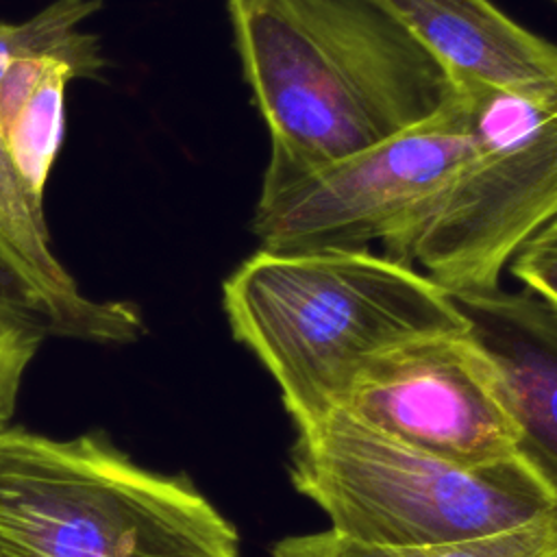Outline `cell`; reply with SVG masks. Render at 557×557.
<instances>
[{
  "mask_svg": "<svg viewBox=\"0 0 557 557\" xmlns=\"http://www.w3.org/2000/svg\"><path fill=\"white\" fill-rule=\"evenodd\" d=\"M470 152L461 91L440 117L318 168L268 176L250 231L274 252H359L403 235Z\"/></svg>",
  "mask_w": 557,
  "mask_h": 557,
  "instance_id": "6",
  "label": "cell"
},
{
  "mask_svg": "<svg viewBox=\"0 0 557 557\" xmlns=\"http://www.w3.org/2000/svg\"><path fill=\"white\" fill-rule=\"evenodd\" d=\"M222 305L296 429L337 409L376 357L468 331L455 298L431 276L372 250L259 248L224 281Z\"/></svg>",
  "mask_w": 557,
  "mask_h": 557,
  "instance_id": "2",
  "label": "cell"
},
{
  "mask_svg": "<svg viewBox=\"0 0 557 557\" xmlns=\"http://www.w3.org/2000/svg\"><path fill=\"white\" fill-rule=\"evenodd\" d=\"M44 339L46 335L35 324L0 307V429L15 413L26 368Z\"/></svg>",
  "mask_w": 557,
  "mask_h": 557,
  "instance_id": "13",
  "label": "cell"
},
{
  "mask_svg": "<svg viewBox=\"0 0 557 557\" xmlns=\"http://www.w3.org/2000/svg\"><path fill=\"white\" fill-rule=\"evenodd\" d=\"M287 472L331 531L363 544L461 542L557 511L522 463H453L372 431L342 409L296 429Z\"/></svg>",
  "mask_w": 557,
  "mask_h": 557,
  "instance_id": "4",
  "label": "cell"
},
{
  "mask_svg": "<svg viewBox=\"0 0 557 557\" xmlns=\"http://www.w3.org/2000/svg\"><path fill=\"white\" fill-rule=\"evenodd\" d=\"M337 409L453 463H520L496 374L468 331L376 357L357 374Z\"/></svg>",
  "mask_w": 557,
  "mask_h": 557,
  "instance_id": "7",
  "label": "cell"
},
{
  "mask_svg": "<svg viewBox=\"0 0 557 557\" xmlns=\"http://www.w3.org/2000/svg\"><path fill=\"white\" fill-rule=\"evenodd\" d=\"M0 557H239V535L185 474L102 433L2 426Z\"/></svg>",
  "mask_w": 557,
  "mask_h": 557,
  "instance_id": "3",
  "label": "cell"
},
{
  "mask_svg": "<svg viewBox=\"0 0 557 557\" xmlns=\"http://www.w3.org/2000/svg\"><path fill=\"white\" fill-rule=\"evenodd\" d=\"M72 78H81L78 67L65 59H54L4 135L20 185L39 211L44 187L63 141L65 87Z\"/></svg>",
  "mask_w": 557,
  "mask_h": 557,
  "instance_id": "12",
  "label": "cell"
},
{
  "mask_svg": "<svg viewBox=\"0 0 557 557\" xmlns=\"http://www.w3.org/2000/svg\"><path fill=\"white\" fill-rule=\"evenodd\" d=\"M555 2H557V0H555Z\"/></svg>",
  "mask_w": 557,
  "mask_h": 557,
  "instance_id": "15",
  "label": "cell"
},
{
  "mask_svg": "<svg viewBox=\"0 0 557 557\" xmlns=\"http://www.w3.org/2000/svg\"><path fill=\"white\" fill-rule=\"evenodd\" d=\"M470 152L383 252L450 296L500 287L503 270L557 222V85H457Z\"/></svg>",
  "mask_w": 557,
  "mask_h": 557,
  "instance_id": "5",
  "label": "cell"
},
{
  "mask_svg": "<svg viewBox=\"0 0 557 557\" xmlns=\"http://www.w3.org/2000/svg\"><path fill=\"white\" fill-rule=\"evenodd\" d=\"M457 85H557V44L531 33L490 0H376Z\"/></svg>",
  "mask_w": 557,
  "mask_h": 557,
  "instance_id": "9",
  "label": "cell"
},
{
  "mask_svg": "<svg viewBox=\"0 0 557 557\" xmlns=\"http://www.w3.org/2000/svg\"><path fill=\"white\" fill-rule=\"evenodd\" d=\"M509 270L524 287L557 302V222L533 237L513 257Z\"/></svg>",
  "mask_w": 557,
  "mask_h": 557,
  "instance_id": "14",
  "label": "cell"
},
{
  "mask_svg": "<svg viewBox=\"0 0 557 557\" xmlns=\"http://www.w3.org/2000/svg\"><path fill=\"white\" fill-rule=\"evenodd\" d=\"M453 298L496 374L518 459L557 507V302L529 287Z\"/></svg>",
  "mask_w": 557,
  "mask_h": 557,
  "instance_id": "8",
  "label": "cell"
},
{
  "mask_svg": "<svg viewBox=\"0 0 557 557\" xmlns=\"http://www.w3.org/2000/svg\"><path fill=\"white\" fill-rule=\"evenodd\" d=\"M270 557H557V511L503 533L422 546L363 544L324 529L281 537Z\"/></svg>",
  "mask_w": 557,
  "mask_h": 557,
  "instance_id": "11",
  "label": "cell"
},
{
  "mask_svg": "<svg viewBox=\"0 0 557 557\" xmlns=\"http://www.w3.org/2000/svg\"><path fill=\"white\" fill-rule=\"evenodd\" d=\"M0 307L35 324L46 337L94 344H128L141 337L144 320L133 302L91 300L78 289L46 281L0 228Z\"/></svg>",
  "mask_w": 557,
  "mask_h": 557,
  "instance_id": "10",
  "label": "cell"
},
{
  "mask_svg": "<svg viewBox=\"0 0 557 557\" xmlns=\"http://www.w3.org/2000/svg\"><path fill=\"white\" fill-rule=\"evenodd\" d=\"M270 133L268 176L376 146L446 113L453 76L376 0H226Z\"/></svg>",
  "mask_w": 557,
  "mask_h": 557,
  "instance_id": "1",
  "label": "cell"
}]
</instances>
